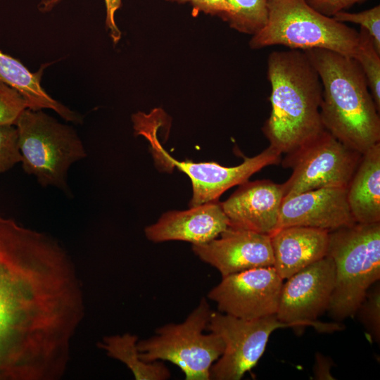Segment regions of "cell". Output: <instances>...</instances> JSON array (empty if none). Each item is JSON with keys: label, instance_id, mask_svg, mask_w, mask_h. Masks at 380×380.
Wrapping results in <instances>:
<instances>
[{"label": "cell", "instance_id": "4dcf8cb0", "mask_svg": "<svg viewBox=\"0 0 380 380\" xmlns=\"http://www.w3.org/2000/svg\"><path fill=\"white\" fill-rule=\"evenodd\" d=\"M169 1L172 2H176L178 4H186V3H190L192 0H167Z\"/></svg>", "mask_w": 380, "mask_h": 380}, {"label": "cell", "instance_id": "603a6c76", "mask_svg": "<svg viewBox=\"0 0 380 380\" xmlns=\"http://www.w3.org/2000/svg\"><path fill=\"white\" fill-rule=\"evenodd\" d=\"M355 314H357L360 322L362 323L372 338L379 343L380 286L379 281L369 289Z\"/></svg>", "mask_w": 380, "mask_h": 380}, {"label": "cell", "instance_id": "7a4b0ae2", "mask_svg": "<svg viewBox=\"0 0 380 380\" xmlns=\"http://www.w3.org/2000/svg\"><path fill=\"white\" fill-rule=\"evenodd\" d=\"M271 112L262 129L270 146L291 153L324 129L322 85L303 50L272 51L267 60Z\"/></svg>", "mask_w": 380, "mask_h": 380}, {"label": "cell", "instance_id": "f546056e", "mask_svg": "<svg viewBox=\"0 0 380 380\" xmlns=\"http://www.w3.org/2000/svg\"><path fill=\"white\" fill-rule=\"evenodd\" d=\"M334 365L333 360L324 355L317 353L313 368L314 379L333 380L335 379L331 374V369Z\"/></svg>", "mask_w": 380, "mask_h": 380}, {"label": "cell", "instance_id": "4316f807", "mask_svg": "<svg viewBox=\"0 0 380 380\" xmlns=\"http://www.w3.org/2000/svg\"><path fill=\"white\" fill-rule=\"evenodd\" d=\"M61 0H42L38 6V9L46 13L51 11ZM106 4V27L109 32L114 44H117L120 37L121 32L115 23V13L122 6V0H104Z\"/></svg>", "mask_w": 380, "mask_h": 380}, {"label": "cell", "instance_id": "8992f818", "mask_svg": "<svg viewBox=\"0 0 380 380\" xmlns=\"http://www.w3.org/2000/svg\"><path fill=\"white\" fill-rule=\"evenodd\" d=\"M15 127L24 172L42 186H52L71 196L67 183L70 165L87 157L75 130L42 110L25 109Z\"/></svg>", "mask_w": 380, "mask_h": 380}, {"label": "cell", "instance_id": "7c38bea8", "mask_svg": "<svg viewBox=\"0 0 380 380\" xmlns=\"http://www.w3.org/2000/svg\"><path fill=\"white\" fill-rule=\"evenodd\" d=\"M283 283L272 266L258 267L222 277L207 298L220 312L255 319L276 315Z\"/></svg>", "mask_w": 380, "mask_h": 380}, {"label": "cell", "instance_id": "ac0fdd59", "mask_svg": "<svg viewBox=\"0 0 380 380\" xmlns=\"http://www.w3.org/2000/svg\"><path fill=\"white\" fill-rule=\"evenodd\" d=\"M347 200L357 223L380 222V142L362 155L347 187Z\"/></svg>", "mask_w": 380, "mask_h": 380}, {"label": "cell", "instance_id": "484cf974", "mask_svg": "<svg viewBox=\"0 0 380 380\" xmlns=\"http://www.w3.org/2000/svg\"><path fill=\"white\" fill-rule=\"evenodd\" d=\"M21 160L15 126H0V174L9 170Z\"/></svg>", "mask_w": 380, "mask_h": 380}, {"label": "cell", "instance_id": "5bb4252c", "mask_svg": "<svg viewBox=\"0 0 380 380\" xmlns=\"http://www.w3.org/2000/svg\"><path fill=\"white\" fill-rule=\"evenodd\" d=\"M355 223L348 203L347 188L325 187L283 200L277 229L303 226L331 232Z\"/></svg>", "mask_w": 380, "mask_h": 380}, {"label": "cell", "instance_id": "f1b7e54d", "mask_svg": "<svg viewBox=\"0 0 380 380\" xmlns=\"http://www.w3.org/2000/svg\"><path fill=\"white\" fill-rule=\"evenodd\" d=\"M308 4L320 13L332 17L338 12L364 0H306Z\"/></svg>", "mask_w": 380, "mask_h": 380}, {"label": "cell", "instance_id": "52a82bcc", "mask_svg": "<svg viewBox=\"0 0 380 380\" xmlns=\"http://www.w3.org/2000/svg\"><path fill=\"white\" fill-rule=\"evenodd\" d=\"M212 310L205 298L179 324L168 323L156 330L148 338L138 341L142 360L168 361L177 366L186 380H210V368L222 355L224 345L221 338L205 334Z\"/></svg>", "mask_w": 380, "mask_h": 380}, {"label": "cell", "instance_id": "e0dca14e", "mask_svg": "<svg viewBox=\"0 0 380 380\" xmlns=\"http://www.w3.org/2000/svg\"><path fill=\"white\" fill-rule=\"evenodd\" d=\"M275 269L286 279L327 255L329 232L309 227L291 226L270 235Z\"/></svg>", "mask_w": 380, "mask_h": 380}, {"label": "cell", "instance_id": "9a60e30c", "mask_svg": "<svg viewBox=\"0 0 380 380\" xmlns=\"http://www.w3.org/2000/svg\"><path fill=\"white\" fill-rule=\"evenodd\" d=\"M283 198L282 184L247 180L221 203L229 227L270 235L277 229Z\"/></svg>", "mask_w": 380, "mask_h": 380}, {"label": "cell", "instance_id": "30bf717a", "mask_svg": "<svg viewBox=\"0 0 380 380\" xmlns=\"http://www.w3.org/2000/svg\"><path fill=\"white\" fill-rule=\"evenodd\" d=\"M286 327L291 326L280 322L276 315L243 319L212 310L206 330L218 335L224 348L210 368V379H241L262 357L270 334Z\"/></svg>", "mask_w": 380, "mask_h": 380}, {"label": "cell", "instance_id": "277c9868", "mask_svg": "<svg viewBox=\"0 0 380 380\" xmlns=\"http://www.w3.org/2000/svg\"><path fill=\"white\" fill-rule=\"evenodd\" d=\"M335 265L328 308L341 321L355 315L369 289L380 279V222L355 223L329 232L327 255Z\"/></svg>", "mask_w": 380, "mask_h": 380}, {"label": "cell", "instance_id": "ffe728a7", "mask_svg": "<svg viewBox=\"0 0 380 380\" xmlns=\"http://www.w3.org/2000/svg\"><path fill=\"white\" fill-rule=\"evenodd\" d=\"M137 336L125 333L122 335L105 336L98 347L114 359L123 362L137 380H166L170 377L169 369L162 361L147 362L141 360L137 348Z\"/></svg>", "mask_w": 380, "mask_h": 380}, {"label": "cell", "instance_id": "cb8c5ba5", "mask_svg": "<svg viewBox=\"0 0 380 380\" xmlns=\"http://www.w3.org/2000/svg\"><path fill=\"white\" fill-rule=\"evenodd\" d=\"M332 18L341 23L358 24L372 38L376 51L380 53V6H376L359 13L340 11Z\"/></svg>", "mask_w": 380, "mask_h": 380}, {"label": "cell", "instance_id": "83f0119b", "mask_svg": "<svg viewBox=\"0 0 380 380\" xmlns=\"http://www.w3.org/2000/svg\"><path fill=\"white\" fill-rule=\"evenodd\" d=\"M190 3L194 15L202 12L219 15L227 20L233 13V8L227 0H192Z\"/></svg>", "mask_w": 380, "mask_h": 380}, {"label": "cell", "instance_id": "44dd1931", "mask_svg": "<svg viewBox=\"0 0 380 380\" xmlns=\"http://www.w3.org/2000/svg\"><path fill=\"white\" fill-rule=\"evenodd\" d=\"M233 13L227 20L231 27L246 34H254L267 21V0H227Z\"/></svg>", "mask_w": 380, "mask_h": 380}, {"label": "cell", "instance_id": "6da1fadb", "mask_svg": "<svg viewBox=\"0 0 380 380\" xmlns=\"http://www.w3.org/2000/svg\"><path fill=\"white\" fill-rule=\"evenodd\" d=\"M84 315L70 255L48 234L0 215V380H58Z\"/></svg>", "mask_w": 380, "mask_h": 380}, {"label": "cell", "instance_id": "5b68a950", "mask_svg": "<svg viewBox=\"0 0 380 380\" xmlns=\"http://www.w3.org/2000/svg\"><path fill=\"white\" fill-rule=\"evenodd\" d=\"M267 21L250 40L252 49H324L355 58L359 32L354 29L320 13L306 0H267Z\"/></svg>", "mask_w": 380, "mask_h": 380}, {"label": "cell", "instance_id": "d4e9b609", "mask_svg": "<svg viewBox=\"0 0 380 380\" xmlns=\"http://www.w3.org/2000/svg\"><path fill=\"white\" fill-rule=\"evenodd\" d=\"M27 108L25 99L15 89L0 82V126H15Z\"/></svg>", "mask_w": 380, "mask_h": 380}, {"label": "cell", "instance_id": "3957f363", "mask_svg": "<svg viewBox=\"0 0 380 380\" xmlns=\"http://www.w3.org/2000/svg\"><path fill=\"white\" fill-rule=\"evenodd\" d=\"M304 51L322 82L324 128L363 154L380 142V118L360 65L353 58L324 49Z\"/></svg>", "mask_w": 380, "mask_h": 380}, {"label": "cell", "instance_id": "9c48e42d", "mask_svg": "<svg viewBox=\"0 0 380 380\" xmlns=\"http://www.w3.org/2000/svg\"><path fill=\"white\" fill-rule=\"evenodd\" d=\"M325 129L281 160L292 169L282 184L284 198L325 187H348L362 158Z\"/></svg>", "mask_w": 380, "mask_h": 380}, {"label": "cell", "instance_id": "d6986e66", "mask_svg": "<svg viewBox=\"0 0 380 380\" xmlns=\"http://www.w3.org/2000/svg\"><path fill=\"white\" fill-rule=\"evenodd\" d=\"M43 68L30 71L18 60L0 51V82L15 89L25 99L27 108H50L66 121L82 123V116L53 99L41 85Z\"/></svg>", "mask_w": 380, "mask_h": 380}, {"label": "cell", "instance_id": "8fae6325", "mask_svg": "<svg viewBox=\"0 0 380 380\" xmlns=\"http://www.w3.org/2000/svg\"><path fill=\"white\" fill-rule=\"evenodd\" d=\"M283 283L276 316L291 328L312 327L319 332L343 329L337 322L317 319L328 310L335 286V265L329 256L308 265Z\"/></svg>", "mask_w": 380, "mask_h": 380}, {"label": "cell", "instance_id": "2e32d148", "mask_svg": "<svg viewBox=\"0 0 380 380\" xmlns=\"http://www.w3.org/2000/svg\"><path fill=\"white\" fill-rule=\"evenodd\" d=\"M228 227L222 203L216 200L185 210L166 212L147 226L144 233L154 243L182 241L200 245L217 238Z\"/></svg>", "mask_w": 380, "mask_h": 380}, {"label": "cell", "instance_id": "4fadbf2b", "mask_svg": "<svg viewBox=\"0 0 380 380\" xmlns=\"http://www.w3.org/2000/svg\"><path fill=\"white\" fill-rule=\"evenodd\" d=\"M192 250L222 277L274 264L270 235L229 226L212 241L192 245Z\"/></svg>", "mask_w": 380, "mask_h": 380}, {"label": "cell", "instance_id": "7402d4cb", "mask_svg": "<svg viewBox=\"0 0 380 380\" xmlns=\"http://www.w3.org/2000/svg\"><path fill=\"white\" fill-rule=\"evenodd\" d=\"M380 53L372 38L363 28L359 32V42L354 59L360 65L377 110H380Z\"/></svg>", "mask_w": 380, "mask_h": 380}, {"label": "cell", "instance_id": "ba28073f", "mask_svg": "<svg viewBox=\"0 0 380 380\" xmlns=\"http://www.w3.org/2000/svg\"><path fill=\"white\" fill-rule=\"evenodd\" d=\"M158 112L156 109L150 114L141 112L134 114L132 117L134 129L136 134L144 136L149 141L158 165L165 169L176 166L189 177L193 189L189 207L218 200L229 188L246 182L265 167L281 162V154L271 146L253 157H244L241 164L234 167H224L215 162L179 161L167 153L157 138L160 126Z\"/></svg>", "mask_w": 380, "mask_h": 380}]
</instances>
